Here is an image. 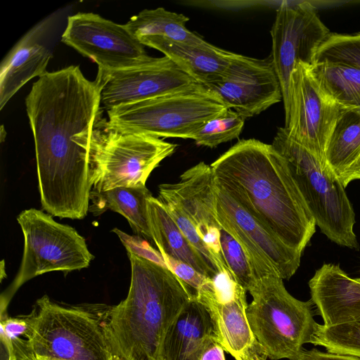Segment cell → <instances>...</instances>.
Instances as JSON below:
<instances>
[{
  "label": "cell",
  "mask_w": 360,
  "mask_h": 360,
  "mask_svg": "<svg viewBox=\"0 0 360 360\" xmlns=\"http://www.w3.org/2000/svg\"><path fill=\"white\" fill-rule=\"evenodd\" d=\"M56 16H48L28 30L0 66V110L27 82L45 75L53 56Z\"/></svg>",
  "instance_id": "2e32d148"
},
{
  "label": "cell",
  "mask_w": 360,
  "mask_h": 360,
  "mask_svg": "<svg viewBox=\"0 0 360 360\" xmlns=\"http://www.w3.org/2000/svg\"><path fill=\"white\" fill-rule=\"evenodd\" d=\"M245 119L231 109L205 122L194 136L193 140L199 146L214 148L239 136Z\"/></svg>",
  "instance_id": "83f0119b"
},
{
  "label": "cell",
  "mask_w": 360,
  "mask_h": 360,
  "mask_svg": "<svg viewBox=\"0 0 360 360\" xmlns=\"http://www.w3.org/2000/svg\"><path fill=\"white\" fill-rule=\"evenodd\" d=\"M360 155V107L341 108L325 151V161L339 177Z\"/></svg>",
  "instance_id": "d4e9b609"
},
{
  "label": "cell",
  "mask_w": 360,
  "mask_h": 360,
  "mask_svg": "<svg viewBox=\"0 0 360 360\" xmlns=\"http://www.w3.org/2000/svg\"><path fill=\"white\" fill-rule=\"evenodd\" d=\"M227 108L203 85L107 110L108 124L117 129L156 138L193 139L208 120Z\"/></svg>",
  "instance_id": "ba28073f"
},
{
  "label": "cell",
  "mask_w": 360,
  "mask_h": 360,
  "mask_svg": "<svg viewBox=\"0 0 360 360\" xmlns=\"http://www.w3.org/2000/svg\"><path fill=\"white\" fill-rule=\"evenodd\" d=\"M270 32V56L281 84L285 118L289 112L290 82L293 70L300 62L312 65L319 49L331 32L309 1L294 4L283 2L277 9Z\"/></svg>",
  "instance_id": "8fae6325"
},
{
  "label": "cell",
  "mask_w": 360,
  "mask_h": 360,
  "mask_svg": "<svg viewBox=\"0 0 360 360\" xmlns=\"http://www.w3.org/2000/svg\"><path fill=\"white\" fill-rule=\"evenodd\" d=\"M338 179L345 188L352 181L360 179V155Z\"/></svg>",
  "instance_id": "8d00e7d4"
},
{
  "label": "cell",
  "mask_w": 360,
  "mask_h": 360,
  "mask_svg": "<svg viewBox=\"0 0 360 360\" xmlns=\"http://www.w3.org/2000/svg\"><path fill=\"white\" fill-rule=\"evenodd\" d=\"M283 280L277 274L256 280L249 291L253 300L248 305L246 315L269 359L298 360L317 323L313 317L311 300L295 298Z\"/></svg>",
  "instance_id": "8992f818"
},
{
  "label": "cell",
  "mask_w": 360,
  "mask_h": 360,
  "mask_svg": "<svg viewBox=\"0 0 360 360\" xmlns=\"http://www.w3.org/2000/svg\"><path fill=\"white\" fill-rule=\"evenodd\" d=\"M131 283L127 297L112 305L108 329L120 360H162L168 329L193 299L167 268L127 252Z\"/></svg>",
  "instance_id": "3957f363"
},
{
  "label": "cell",
  "mask_w": 360,
  "mask_h": 360,
  "mask_svg": "<svg viewBox=\"0 0 360 360\" xmlns=\"http://www.w3.org/2000/svg\"><path fill=\"white\" fill-rule=\"evenodd\" d=\"M216 181L268 231L302 254L316 223L283 156L242 139L210 165Z\"/></svg>",
  "instance_id": "7a4b0ae2"
},
{
  "label": "cell",
  "mask_w": 360,
  "mask_h": 360,
  "mask_svg": "<svg viewBox=\"0 0 360 360\" xmlns=\"http://www.w3.org/2000/svg\"><path fill=\"white\" fill-rule=\"evenodd\" d=\"M358 279L360 281V278H358Z\"/></svg>",
  "instance_id": "f35d334b"
},
{
  "label": "cell",
  "mask_w": 360,
  "mask_h": 360,
  "mask_svg": "<svg viewBox=\"0 0 360 360\" xmlns=\"http://www.w3.org/2000/svg\"><path fill=\"white\" fill-rule=\"evenodd\" d=\"M166 266L188 289L193 299L197 292L211 279L205 276L188 264L174 259L167 254L160 252Z\"/></svg>",
  "instance_id": "1f68e13d"
},
{
  "label": "cell",
  "mask_w": 360,
  "mask_h": 360,
  "mask_svg": "<svg viewBox=\"0 0 360 360\" xmlns=\"http://www.w3.org/2000/svg\"><path fill=\"white\" fill-rule=\"evenodd\" d=\"M204 86L218 96L227 109L245 120L283 99L270 56L258 59L234 53L224 73Z\"/></svg>",
  "instance_id": "9a60e30c"
},
{
  "label": "cell",
  "mask_w": 360,
  "mask_h": 360,
  "mask_svg": "<svg viewBox=\"0 0 360 360\" xmlns=\"http://www.w3.org/2000/svg\"><path fill=\"white\" fill-rule=\"evenodd\" d=\"M112 231L120 238L127 252L132 253L167 268L161 253L153 249L141 237L129 236L117 228L114 229Z\"/></svg>",
  "instance_id": "d6a6232c"
},
{
  "label": "cell",
  "mask_w": 360,
  "mask_h": 360,
  "mask_svg": "<svg viewBox=\"0 0 360 360\" xmlns=\"http://www.w3.org/2000/svg\"><path fill=\"white\" fill-rule=\"evenodd\" d=\"M220 245L223 259L233 280L246 291H250L255 281L241 246L223 229L220 230Z\"/></svg>",
  "instance_id": "f1b7e54d"
},
{
  "label": "cell",
  "mask_w": 360,
  "mask_h": 360,
  "mask_svg": "<svg viewBox=\"0 0 360 360\" xmlns=\"http://www.w3.org/2000/svg\"><path fill=\"white\" fill-rule=\"evenodd\" d=\"M101 103L107 110L180 91L198 84L169 58L148 56L116 70L98 68Z\"/></svg>",
  "instance_id": "7c38bea8"
},
{
  "label": "cell",
  "mask_w": 360,
  "mask_h": 360,
  "mask_svg": "<svg viewBox=\"0 0 360 360\" xmlns=\"http://www.w3.org/2000/svg\"><path fill=\"white\" fill-rule=\"evenodd\" d=\"M35 360H62V359L50 358V357H44V356H36Z\"/></svg>",
  "instance_id": "74e56055"
},
{
  "label": "cell",
  "mask_w": 360,
  "mask_h": 360,
  "mask_svg": "<svg viewBox=\"0 0 360 360\" xmlns=\"http://www.w3.org/2000/svg\"><path fill=\"white\" fill-rule=\"evenodd\" d=\"M101 105L98 82L89 80L77 65L47 72L25 98L41 203L53 217L82 219L89 212L90 139Z\"/></svg>",
  "instance_id": "6da1fadb"
},
{
  "label": "cell",
  "mask_w": 360,
  "mask_h": 360,
  "mask_svg": "<svg viewBox=\"0 0 360 360\" xmlns=\"http://www.w3.org/2000/svg\"><path fill=\"white\" fill-rule=\"evenodd\" d=\"M176 146L160 138L115 129L101 112L90 139L92 189L145 186L150 173Z\"/></svg>",
  "instance_id": "52a82bcc"
},
{
  "label": "cell",
  "mask_w": 360,
  "mask_h": 360,
  "mask_svg": "<svg viewBox=\"0 0 360 360\" xmlns=\"http://www.w3.org/2000/svg\"><path fill=\"white\" fill-rule=\"evenodd\" d=\"M310 70L320 88L340 108L360 107V69L330 59H316Z\"/></svg>",
  "instance_id": "cb8c5ba5"
},
{
  "label": "cell",
  "mask_w": 360,
  "mask_h": 360,
  "mask_svg": "<svg viewBox=\"0 0 360 360\" xmlns=\"http://www.w3.org/2000/svg\"><path fill=\"white\" fill-rule=\"evenodd\" d=\"M61 40L105 70L130 67L149 56L124 25L94 13L68 16Z\"/></svg>",
  "instance_id": "5bb4252c"
},
{
  "label": "cell",
  "mask_w": 360,
  "mask_h": 360,
  "mask_svg": "<svg viewBox=\"0 0 360 360\" xmlns=\"http://www.w3.org/2000/svg\"><path fill=\"white\" fill-rule=\"evenodd\" d=\"M214 207L215 218L221 228L243 250L255 281L269 274L288 280L295 274L302 254L264 228L216 180Z\"/></svg>",
  "instance_id": "30bf717a"
},
{
  "label": "cell",
  "mask_w": 360,
  "mask_h": 360,
  "mask_svg": "<svg viewBox=\"0 0 360 360\" xmlns=\"http://www.w3.org/2000/svg\"><path fill=\"white\" fill-rule=\"evenodd\" d=\"M212 281L197 292L195 299L209 311L218 342L235 360H266L247 318L246 290L238 285L229 301L219 302L211 292Z\"/></svg>",
  "instance_id": "e0dca14e"
},
{
  "label": "cell",
  "mask_w": 360,
  "mask_h": 360,
  "mask_svg": "<svg viewBox=\"0 0 360 360\" xmlns=\"http://www.w3.org/2000/svg\"><path fill=\"white\" fill-rule=\"evenodd\" d=\"M200 360H226L224 350L215 335L206 345Z\"/></svg>",
  "instance_id": "e575fe53"
},
{
  "label": "cell",
  "mask_w": 360,
  "mask_h": 360,
  "mask_svg": "<svg viewBox=\"0 0 360 360\" xmlns=\"http://www.w3.org/2000/svg\"><path fill=\"white\" fill-rule=\"evenodd\" d=\"M289 96L284 127L290 137L326 162V145L342 108L320 88L310 65L301 62L291 75Z\"/></svg>",
  "instance_id": "4fadbf2b"
},
{
  "label": "cell",
  "mask_w": 360,
  "mask_h": 360,
  "mask_svg": "<svg viewBox=\"0 0 360 360\" xmlns=\"http://www.w3.org/2000/svg\"><path fill=\"white\" fill-rule=\"evenodd\" d=\"M0 360H18L13 345L0 326Z\"/></svg>",
  "instance_id": "d590c367"
},
{
  "label": "cell",
  "mask_w": 360,
  "mask_h": 360,
  "mask_svg": "<svg viewBox=\"0 0 360 360\" xmlns=\"http://www.w3.org/2000/svg\"><path fill=\"white\" fill-rule=\"evenodd\" d=\"M162 202L171 217L190 243L215 267L214 260L206 244L198 234L193 224L187 217L182 210L172 202Z\"/></svg>",
  "instance_id": "4dcf8cb0"
},
{
  "label": "cell",
  "mask_w": 360,
  "mask_h": 360,
  "mask_svg": "<svg viewBox=\"0 0 360 360\" xmlns=\"http://www.w3.org/2000/svg\"><path fill=\"white\" fill-rule=\"evenodd\" d=\"M112 305L67 304L44 295L25 315L30 327L29 349L35 360H120L108 329Z\"/></svg>",
  "instance_id": "277c9868"
},
{
  "label": "cell",
  "mask_w": 360,
  "mask_h": 360,
  "mask_svg": "<svg viewBox=\"0 0 360 360\" xmlns=\"http://www.w3.org/2000/svg\"><path fill=\"white\" fill-rule=\"evenodd\" d=\"M148 211L153 240L159 252L188 264L211 278L217 275L216 268L190 243L160 199L151 196Z\"/></svg>",
  "instance_id": "7402d4cb"
},
{
  "label": "cell",
  "mask_w": 360,
  "mask_h": 360,
  "mask_svg": "<svg viewBox=\"0 0 360 360\" xmlns=\"http://www.w3.org/2000/svg\"><path fill=\"white\" fill-rule=\"evenodd\" d=\"M298 360H360V357L349 354L323 352L313 349L302 350Z\"/></svg>",
  "instance_id": "836d02e7"
},
{
  "label": "cell",
  "mask_w": 360,
  "mask_h": 360,
  "mask_svg": "<svg viewBox=\"0 0 360 360\" xmlns=\"http://www.w3.org/2000/svg\"><path fill=\"white\" fill-rule=\"evenodd\" d=\"M271 145L286 161L322 233L338 245L359 249L354 208L328 165L290 137L285 127L278 129Z\"/></svg>",
  "instance_id": "5b68a950"
},
{
  "label": "cell",
  "mask_w": 360,
  "mask_h": 360,
  "mask_svg": "<svg viewBox=\"0 0 360 360\" xmlns=\"http://www.w3.org/2000/svg\"><path fill=\"white\" fill-rule=\"evenodd\" d=\"M214 335L207 308L196 299H191L167 332L162 360H200L204 348Z\"/></svg>",
  "instance_id": "44dd1931"
},
{
  "label": "cell",
  "mask_w": 360,
  "mask_h": 360,
  "mask_svg": "<svg viewBox=\"0 0 360 360\" xmlns=\"http://www.w3.org/2000/svg\"><path fill=\"white\" fill-rule=\"evenodd\" d=\"M137 40L143 46L162 52L181 70L203 86L219 77L234 55L210 43L186 44L158 36L142 37Z\"/></svg>",
  "instance_id": "ffe728a7"
},
{
  "label": "cell",
  "mask_w": 360,
  "mask_h": 360,
  "mask_svg": "<svg viewBox=\"0 0 360 360\" xmlns=\"http://www.w3.org/2000/svg\"><path fill=\"white\" fill-rule=\"evenodd\" d=\"M214 185L211 166L200 162L185 171L179 182L160 184L158 199L178 205L202 239L213 229H222L215 218Z\"/></svg>",
  "instance_id": "ac0fdd59"
},
{
  "label": "cell",
  "mask_w": 360,
  "mask_h": 360,
  "mask_svg": "<svg viewBox=\"0 0 360 360\" xmlns=\"http://www.w3.org/2000/svg\"><path fill=\"white\" fill-rule=\"evenodd\" d=\"M330 59L360 69V32L355 34L331 33L319 49L316 59Z\"/></svg>",
  "instance_id": "f546056e"
},
{
  "label": "cell",
  "mask_w": 360,
  "mask_h": 360,
  "mask_svg": "<svg viewBox=\"0 0 360 360\" xmlns=\"http://www.w3.org/2000/svg\"><path fill=\"white\" fill-rule=\"evenodd\" d=\"M153 196L145 186L118 187L107 191L91 190L89 211L98 216L108 210L124 217L138 236L153 240L148 200Z\"/></svg>",
  "instance_id": "603a6c76"
},
{
  "label": "cell",
  "mask_w": 360,
  "mask_h": 360,
  "mask_svg": "<svg viewBox=\"0 0 360 360\" xmlns=\"http://www.w3.org/2000/svg\"><path fill=\"white\" fill-rule=\"evenodd\" d=\"M17 221L24 236L23 255L18 274L1 294V312L6 311L12 297L29 280L50 271L87 268L94 259L84 238L49 213L30 208L22 211Z\"/></svg>",
  "instance_id": "9c48e42d"
},
{
  "label": "cell",
  "mask_w": 360,
  "mask_h": 360,
  "mask_svg": "<svg viewBox=\"0 0 360 360\" xmlns=\"http://www.w3.org/2000/svg\"><path fill=\"white\" fill-rule=\"evenodd\" d=\"M311 300L323 325L360 321V281L339 265L323 264L309 281Z\"/></svg>",
  "instance_id": "d6986e66"
},
{
  "label": "cell",
  "mask_w": 360,
  "mask_h": 360,
  "mask_svg": "<svg viewBox=\"0 0 360 360\" xmlns=\"http://www.w3.org/2000/svg\"><path fill=\"white\" fill-rule=\"evenodd\" d=\"M309 343L327 352L360 357V321L331 326L316 323Z\"/></svg>",
  "instance_id": "4316f807"
},
{
  "label": "cell",
  "mask_w": 360,
  "mask_h": 360,
  "mask_svg": "<svg viewBox=\"0 0 360 360\" xmlns=\"http://www.w3.org/2000/svg\"><path fill=\"white\" fill-rule=\"evenodd\" d=\"M189 18L163 8L144 9L133 15L124 24L129 32L138 39L146 36H158L186 44H207L202 37L186 27Z\"/></svg>",
  "instance_id": "484cf974"
}]
</instances>
